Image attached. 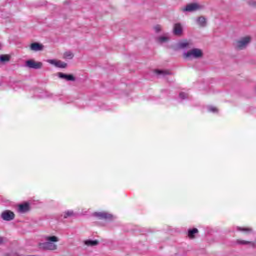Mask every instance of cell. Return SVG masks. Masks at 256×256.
Returning <instances> with one entry per match:
<instances>
[{"label":"cell","instance_id":"cell-1","mask_svg":"<svg viewBox=\"0 0 256 256\" xmlns=\"http://www.w3.org/2000/svg\"><path fill=\"white\" fill-rule=\"evenodd\" d=\"M252 40V38L250 36H246L238 41L236 44L237 48L239 50H243L247 47Z\"/></svg>","mask_w":256,"mask_h":256},{"label":"cell","instance_id":"cell-2","mask_svg":"<svg viewBox=\"0 0 256 256\" xmlns=\"http://www.w3.org/2000/svg\"><path fill=\"white\" fill-rule=\"evenodd\" d=\"M94 215L95 217L104 220H113L114 219V217L112 214L106 212H97L94 214Z\"/></svg>","mask_w":256,"mask_h":256},{"label":"cell","instance_id":"cell-3","mask_svg":"<svg viewBox=\"0 0 256 256\" xmlns=\"http://www.w3.org/2000/svg\"><path fill=\"white\" fill-rule=\"evenodd\" d=\"M201 8V5L197 3H189L183 8V11L187 12H193Z\"/></svg>","mask_w":256,"mask_h":256},{"label":"cell","instance_id":"cell-4","mask_svg":"<svg viewBox=\"0 0 256 256\" xmlns=\"http://www.w3.org/2000/svg\"><path fill=\"white\" fill-rule=\"evenodd\" d=\"M1 217L5 221H11L15 219V215L13 211L6 210L2 213Z\"/></svg>","mask_w":256,"mask_h":256},{"label":"cell","instance_id":"cell-5","mask_svg":"<svg viewBox=\"0 0 256 256\" xmlns=\"http://www.w3.org/2000/svg\"><path fill=\"white\" fill-rule=\"evenodd\" d=\"M203 55V53L201 50L199 49H193L190 50L186 53L187 57H192L196 58H199L202 57Z\"/></svg>","mask_w":256,"mask_h":256},{"label":"cell","instance_id":"cell-6","mask_svg":"<svg viewBox=\"0 0 256 256\" xmlns=\"http://www.w3.org/2000/svg\"><path fill=\"white\" fill-rule=\"evenodd\" d=\"M48 63L54 65V66L59 68L64 69L67 67V64L64 62L60 60L57 59H50L47 60Z\"/></svg>","mask_w":256,"mask_h":256},{"label":"cell","instance_id":"cell-7","mask_svg":"<svg viewBox=\"0 0 256 256\" xmlns=\"http://www.w3.org/2000/svg\"><path fill=\"white\" fill-rule=\"evenodd\" d=\"M27 66L31 68L35 69H39L42 68L43 66L42 63L40 62L36 61L34 60H29L27 61L26 62Z\"/></svg>","mask_w":256,"mask_h":256},{"label":"cell","instance_id":"cell-8","mask_svg":"<svg viewBox=\"0 0 256 256\" xmlns=\"http://www.w3.org/2000/svg\"><path fill=\"white\" fill-rule=\"evenodd\" d=\"M39 247L41 249L45 250L52 251L57 249V246L54 243L51 242H45L40 244Z\"/></svg>","mask_w":256,"mask_h":256},{"label":"cell","instance_id":"cell-9","mask_svg":"<svg viewBox=\"0 0 256 256\" xmlns=\"http://www.w3.org/2000/svg\"><path fill=\"white\" fill-rule=\"evenodd\" d=\"M18 209L19 212L21 213H26L28 212L30 209L29 203L28 202H24L21 203L18 206Z\"/></svg>","mask_w":256,"mask_h":256},{"label":"cell","instance_id":"cell-10","mask_svg":"<svg viewBox=\"0 0 256 256\" xmlns=\"http://www.w3.org/2000/svg\"><path fill=\"white\" fill-rule=\"evenodd\" d=\"M173 33L176 36H180L183 33V29L180 23H177L174 25Z\"/></svg>","mask_w":256,"mask_h":256},{"label":"cell","instance_id":"cell-11","mask_svg":"<svg viewBox=\"0 0 256 256\" xmlns=\"http://www.w3.org/2000/svg\"><path fill=\"white\" fill-rule=\"evenodd\" d=\"M59 77L64 80H67L68 81H74L75 80V77L73 75L70 74H65V73H58Z\"/></svg>","mask_w":256,"mask_h":256},{"label":"cell","instance_id":"cell-12","mask_svg":"<svg viewBox=\"0 0 256 256\" xmlns=\"http://www.w3.org/2000/svg\"><path fill=\"white\" fill-rule=\"evenodd\" d=\"M197 23L200 26L205 27L207 25V19L205 16H201L198 17L197 19Z\"/></svg>","mask_w":256,"mask_h":256},{"label":"cell","instance_id":"cell-13","mask_svg":"<svg viewBox=\"0 0 256 256\" xmlns=\"http://www.w3.org/2000/svg\"><path fill=\"white\" fill-rule=\"evenodd\" d=\"M44 46L39 42L33 43L30 45L31 50L34 51H42L44 49Z\"/></svg>","mask_w":256,"mask_h":256},{"label":"cell","instance_id":"cell-14","mask_svg":"<svg viewBox=\"0 0 256 256\" xmlns=\"http://www.w3.org/2000/svg\"><path fill=\"white\" fill-rule=\"evenodd\" d=\"M74 55L71 51L65 52L64 53V55H63V57H64V59H67V60L72 59L74 58Z\"/></svg>","mask_w":256,"mask_h":256},{"label":"cell","instance_id":"cell-15","mask_svg":"<svg viewBox=\"0 0 256 256\" xmlns=\"http://www.w3.org/2000/svg\"><path fill=\"white\" fill-rule=\"evenodd\" d=\"M11 59V56L10 55H2L0 56V61L3 62H6L10 61Z\"/></svg>","mask_w":256,"mask_h":256},{"label":"cell","instance_id":"cell-16","mask_svg":"<svg viewBox=\"0 0 256 256\" xmlns=\"http://www.w3.org/2000/svg\"><path fill=\"white\" fill-rule=\"evenodd\" d=\"M197 232H198V230L196 228L192 229L189 230V231L188 232L189 237L190 238H194L195 237V234Z\"/></svg>","mask_w":256,"mask_h":256},{"label":"cell","instance_id":"cell-17","mask_svg":"<svg viewBox=\"0 0 256 256\" xmlns=\"http://www.w3.org/2000/svg\"><path fill=\"white\" fill-rule=\"evenodd\" d=\"M98 242L97 241H93V240H88L85 242V244L89 246H95L98 244Z\"/></svg>","mask_w":256,"mask_h":256},{"label":"cell","instance_id":"cell-18","mask_svg":"<svg viewBox=\"0 0 256 256\" xmlns=\"http://www.w3.org/2000/svg\"><path fill=\"white\" fill-rule=\"evenodd\" d=\"M48 239L49 240V241L53 242H57L58 241V239L56 237H55V236H51V237L48 238Z\"/></svg>","mask_w":256,"mask_h":256},{"label":"cell","instance_id":"cell-19","mask_svg":"<svg viewBox=\"0 0 256 256\" xmlns=\"http://www.w3.org/2000/svg\"><path fill=\"white\" fill-rule=\"evenodd\" d=\"M159 40L161 42H165L168 40V38L167 37H161L159 38Z\"/></svg>","mask_w":256,"mask_h":256},{"label":"cell","instance_id":"cell-20","mask_svg":"<svg viewBox=\"0 0 256 256\" xmlns=\"http://www.w3.org/2000/svg\"><path fill=\"white\" fill-rule=\"evenodd\" d=\"M3 239L2 238L0 237V244H1V243H3Z\"/></svg>","mask_w":256,"mask_h":256},{"label":"cell","instance_id":"cell-21","mask_svg":"<svg viewBox=\"0 0 256 256\" xmlns=\"http://www.w3.org/2000/svg\"><path fill=\"white\" fill-rule=\"evenodd\" d=\"M2 48V45L1 43H0V50H1Z\"/></svg>","mask_w":256,"mask_h":256}]
</instances>
